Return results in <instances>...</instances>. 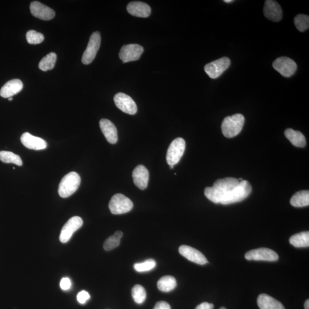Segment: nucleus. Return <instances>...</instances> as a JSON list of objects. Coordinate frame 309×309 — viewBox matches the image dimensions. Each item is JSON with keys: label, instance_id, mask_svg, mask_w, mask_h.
<instances>
[{"label": "nucleus", "instance_id": "6", "mask_svg": "<svg viewBox=\"0 0 309 309\" xmlns=\"http://www.w3.org/2000/svg\"><path fill=\"white\" fill-rule=\"evenodd\" d=\"M101 44V36L99 32H95L90 37L89 44L82 55L81 62L88 65L94 61Z\"/></svg>", "mask_w": 309, "mask_h": 309}, {"label": "nucleus", "instance_id": "39", "mask_svg": "<svg viewBox=\"0 0 309 309\" xmlns=\"http://www.w3.org/2000/svg\"><path fill=\"white\" fill-rule=\"evenodd\" d=\"M170 169H173L174 168V165H170Z\"/></svg>", "mask_w": 309, "mask_h": 309}, {"label": "nucleus", "instance_id": "31", "mask_svg": "<svg viewBox=\"0 0 309 309\" xmlns=\"http://www.w3.org/2000/svg\"><path fill=\"white\" fill-rule=\"evenodd\" d=\"M156 262L154 260L150 259L145 261L144 262L137 263L134 266L133 268L139 273L142 272L149 271L155 268L156 266Z\"/></svg>", "mask_w": 309, "mask_h": 309}, {"label": "nucleus", "instance_id": "8", "mask_svg": "<svg viewBox=\"0 0 309 309\" xmlns=\"http://www.w3.org/2000/svg\"><path fill=\"white\" fill-rule=\"evenodd\" d=\"M230 63L231 61L229 58L223 57L207 64L205 67V71L210 78L215 79L228 70Z\"/></svg>", "mask_w": 309, "mask_h": 309}, {"label": "nucleus", "instance_id": "4", "mask_svg": "<svg viewBox=\"0 0 309 309\" xmlns=\"http://www.w3.org/2000/svg\"><path fill=\"white\" fill-rule=\"evenodd\" d=\"M133 206L132 202L122 193H117L114 195L109 203L110 213L114 215L128 213L132 209Z\"/></svg>", "mask_w": 309, "mask_h": 309}, {"label": "nucleus", "instance_id": "3", "mask_svg": "<svg viewBox=\"0 0 309 309\" xmlns=\"http://www.w3.org/2000/svg\"><path fill=\"white\" fill-rule=\"evenodd\" d=\"M80 183L79 175L76 172L69 173L60 183L58 189L59 195L63 198L70 196L77 190Z\"/></svg>", "mask_w": 309, "mask_h": 309}, {"label": "nucleus", "instance_id": "19", "mask_svg": "<svg viewBox=\"0 0 309 309\" xmlns=\"http://www.w3.org/2000/svg\"><path fill=\"white\" fill-rule=\"evenodd\" d=\"M127 10L131 15L138 17H148L151 9L148 4L140 2H133L129 4Z\"/></svg>", "mask_w": 309, "mask_h": 309}, {"label": "nucleus", "instance_id": "27", "mask_svg": "<svg viewBox=\"0 0 309 309\" xmlns=\"http://www.w3.org/2000/svg\"><path fill=\"white\" fill-rule=\"evenodd\" d=\"M123 235L122 232L118 231L112 235V236H110L106 239L103 245L104 250L106 251H110L118 247L120 243H121V240L123 237Z\"/></svg>", "mask_w": 309, "mask_h": 309}, {"label": "nucleus", "instance_id": "14", "mask_svg": "<svg viewBox=\"0 0 309 309\" xmlns=\"http://www.w3.org/2000/svg\"><path fill=\"white\" fill-rule=\"evenodd\" d=\"M30 10L32 15L43 20H52L55 16V12L51 8L39 2L31 4Z\"/></svg>", "mask_w": 309, "mask_h": 309}, {"label": "nucleus", "instance_id": "40", "mask_svg": "<svg viewBox=\"0 0 309 309\" xmlns=\"http://www.w3.org/2000/svg\"><path fill=\"white\" fill-rule=\"evenodd\" d=\"M8 100L9 101H12L13 100V98H8Z\"/></svg>", "mask_w": 309, "mask_h": 309}, {"label": "nucleus", "instance_id": "35", "mask_svg": "<svg viewBox=\"0 0 309 309\" xmlns=\"http://www.w3.org/2000/svg\"><path fill=\"white\" fill-rule=\"evenodd\" d=\"M153 309H171L170 305L165 301L157 302Z\"/></svg>", "mask_w": 309, "mask_h": 309}, {"label": "nucleus", "instance_id": "9", "mask_svg": "<svg viewBox=\"0 0 309 309\" xmlns=\"http://www.w3.org/2000/svg\"><path fill=\"white\" fill-rule=\"evenodd\" d=\"M273 67L281 75L285 77L293 76L297 69L296 62L287 57L276 59L273 63Z\"/></svg>", "mask_w": 309, "mask_h": 309}, {"label": "nucleus", "instance_id": "17", "mask_svg": "<svg viewBox=\"0 0 309 309\" xmlns=\"http://www.w3.org/2000/svg\"><path fill=\"white\" fill-rule=\"evenodd\" d=\"M132 177L133 182L141 190H145L148 186L149 172L144 165H137L133 170Z\"/></svg>", "mask_w": 309, "mask_h": 309}, {"label": "nucleus", "instance_id": "38", "mask_svg": "<svg viewBox=\"0 0 309 309\" xmlns=\"http://www.w3.org/2000/svg\"><path fill=\"white\" fill-rule=\"evenodd\" d=\"M234 1H233V0H224V2L226 3H232Z\"/></svg>", "mask_w": 309, "mask_h": 309}, {"label": "nucleus", "instance_id": "34", "mask_svg": "<svg viewBox=\"0 0 309 309\" xmlns=\"http://www.w3.org/2000/svg\"><path fill=\"white\" fill-rule=\"evenodd\" d=\"M61 288L63 290H68L70 289L71 287V281L70 278H63L61 280Z\"/></svg>", "mask_w": 309, "mask_h": 309}, {"label": "nucleus", "instance_id": "36", "mask_svg": "<svg viewBox=\"0 0 309 309\" xmlns=\"http://www.w3.org/2000/svg\"><path fill=\"white\" fill-rule=\"evenodd\" d=\"M214 307L213 304L208 302H203L200 305L197 306L195 309H213Z\"/></svg>", "mask_w": 309, "mask_h": 309}, {"label": "nucleus", "instance_id": "41", "mask_svg": "<svg viewBox=\"0 0 309 309\" xmlns=\"http://www.w3.org/2000/svg\"><path fill=\"white\" fill-rule=\"evenodd\" d=\"M219 309H227V308H226L224 307H220Z\"/></svg>", "mask_w": 309, "mask_h": 309}, {"label": "nucleus", "instance_id": "21", "mask_svg": "<svg viewBox=\"0 0 309 309\" xmlns=\"http://www.w3.org/2000/svg\"><path fill=\"white\" fill-rule=\"evenodd\" d=\"M260 309H285L279 301L266 294H261L257 299Z\"/></svg>", "mask_w": 309, "mask_h": 309}, {"label": "nucleus", "instance_id": "16", "mask_svg": "<svg viewBox=\"0 0 309 309\" xmlns=\"http://www.w3.org/2000/svg\"><path fill=\"white\" fill-rule=\"evenodd\" d=\"M22 144L27 149L41 150L47 148V143L39 137L32 135L29 132L23 133L20 138Z\"/></svg>", "mask_w": 309, "mask_h": 309}, {"label": "nucleus", "instance_id": "25", "mask_svg": "<svg viewBox=\"0 0 309 309\" xmlns=\"http://www.w3.org/2000/svg\"><path fill=\"white\" fill-rule=\"evenodd\" d=\"M290 243L297 248L309 246V232H301L293 235L289 239Z\"/></svg>", "mask_w": 309, "mask_h": 309}, {"label": "nucleus", "instance_id": "15", "mask_svg": "<svg viewBox=\"0 0 309 309\" xmlns=\"http://www.w3.org/2000/svg\"><path fill=\"white\" fill-rule=\"evenodd\" d=\"M265 16L274 22H279L283 16V9L279 4L273 0H267L264 8Z\"/></svg>", "mask_w": 309, "mask_h": 309}, {"label": "nucleus", "instance_id": "7", "mask_svg": "<svg viewBox=\"0 0 309 309\" xmlns=\"http://www.w3.org/2000/svg\"><path fill=\"white\" fill-rule=\"evenodd\" d=\"M248 261L275 262L278 261V254L268 248H260L249 251L245 255Z\"/></svg>", "mask_w": 309, "mask_h": 309}, {"label": "nucleus", "instance_id": "1", "mask_svg": "<svg viewBox=\"0 0 309 309\" xmlns=\"http://www.w3.org/2000/svg\"><path fill=\"white\" fill-rule=\"evenodd\" d=\"M252 188L246 181L240 182L234 178H226L216 181L213 187H207L205 195L214 204L228 205L245 200L250 194Z\"/></svg>", "mask_w": 309, "mask_h": 309}, {"label": "nucleus", "instance_id": "12", "mask_svg": "<svg viewBox=\"0 0 309 309\" xmlns=\"http://www.w3.org/2000/svg\"><path fill=\"white\" fill-rule=\"evenodd\" d=\"M83 221L79 216H73L67 221L62 229L60 241L65 243L70 241L73 233L76 232L82 226Z\"/></svg>", "mask_w": 309, "mask_h": 309}, {"label": "nucleus", "instance_id": "11", "mask_svg": "<svg viewBox=\"0 0 309 309\" xmlns=\"http://www.w3.org/2000/svg\"><path fill=\"white\" fill-rule=\"evenodd\" d=\"M114 99L117 107L123 113L129 115H135L137 113V105L130 96L120 92L115 95Z\"/></svg>", "mask_w": 309, "mask_h": 309}, {"label": "nucleus", "instance_id": "10", "mask_svg": "<svg viewBox=\"0 0 309 309\" xmlns=\"http://www.w3.org/2000/svg\"><path fill=\"white\" fill-rule=\"evenodd\" d=\"M144 51L142 46L131 44L123 46L119 53V58L123 63L136 61L139 60Z\"/></svg>", "mask_w": 309, "mask_h": 309}, {"label": "nucleus", "instance_id": "28", "mask_svg": "<svg viewBox=\"0 0 309 309\" xmlns=\"http://www.w3.org/2000/svg\"><path fill=\"white\" fill-rule=\"evenodd\" d=\"M0 160L5 163H13L18 166L22 165L20 156L12 153V152L0 151Z\"/></svg>", "mask_w": 309, "mask_h": 309}, {"label": "nucleus", "instance_id": "2", "mask_svg": "<svg viewBox=\"0 0 309 309\" xmlns=\"http://www.w3.org/2000/svg\"><path fill=\"white\" fill-rule=\"evenodd\" d=\"M244 123V118L242 114L226 117L221 126L223 135L228 138L236 136L241 132Z\"/></svg>", "mask_w": 309, "mask_h": 309}, {"label": "nucleus", "instance_id": "30", "mask_svg": "<svg viewBox=\"0 0 309 309\" xmlns=\"http://www.w3.org/2000/svg\"><path fill=\"white\" fill-rule=\"evenodd\" d=\"M294 24L299 31L305 32L309 27L308 16L302 14L297 15L294 18Z\"/></svg>", "mask_w": 309, "mask_h": 309}, {"label": "nucleus", "instance_id": "26", "mask_svg": "<svg viewBox=\"0 0 309 309\" xmlns=\"http://www.w3.org/2000/svg\"><path fill=\"white\" fill-rule=\"evenodd\" d=\"M57 61V55L51 52L44 57L39 64L40 70L43 71L52 70L55 66Z\"/></svg>", "mask_w": 309, "mask_h": 309}, {"label": "nucleus", "instance_id": "32", "mask_svg": "<svg viewBox=\"0 0 309 309\" xmlns=\"http://www.w3.org/2000/svg\"><path fill=\"white\" fill-rule=\"evenodd\" d=\"M27 42L30 44H39L44 40V36L39 32L31 30L27 32L26 35Z\"/></svg>", "mask_w": 309, "mask_h": 309}, {"label": "nucleus", "instance_id": "22", "mask_svg": "<svg viewBox=\"0 0 309 309\" xmlns=\"http://www.w3.org/2000/svg\"><path fill=\"white\" fill-rule=\"evenodd\" d=\"M285 135L294 146L302 148L306 146V138L301 132L289 128L285 130Z\"/></svg>", "mask_w": 309, "mask_h": 309}, {"label": "nucleus", "instance_id": "18", "mask_svg": "<svg viewBox=\"0 0 309 309\" xmlns=\"http://www.w3.org/2000/svg\"><path fill=\"white\" fill-rule=\"evenodd\" d=\"M99 124L101 131L109 144H117L118 140V131L114 123L108 119H103L100 121Z\"/></svg>", "mask_w": 309, "mask_h": 309}, {"label": "nucleus", "instance_id": "24", "mask_svg": "<svg viewBox=\"0 0 309 309\" xmlns=\"http://www.w3.org/2000/svg\"><path fill=\"white\" fill-rule=\"evenodd\" d=\"M177 283L173 276L166 275L161 277L158 282V288L160 291L165 293L172 292L176 288Z\"/></svg>", "mask_w": 309, "mask_h": 309}, {"label": "nucleus", "instance_id": "23", "mask_svg": "<svg viewBox=\"0 0 309 309\" xmlns=\"http://www.w3.org/2000/svg\"><path fill=\"white\" fill-rule=\"evenodd\" d=\"M290 204L295 207L308 206L309 205V191L302 190L295 193L290 200Z\"/></svg>", "mask_w": 309, "mask_h": 309}, {"label": "nucleus", "instance_id": "33", "mask_svg": "<svg viewBox=\"0 0 309 309\" xmlns=\"http://www.w3.org/2000/svg\"><path fill=\"white\" fill-rule=\"evenodd\" d=\"M90 298V294L85 290H82V291L78 293L77 296V301L81 304H85Z\"/></svg>", "mask_w": 309, "mask_h": 309}, {"label": "nucleus", "instance_id": "20", "mask_svg": "<svg viewBox=\"0 0 309 309\" xmlns=\"http://www.w3.org/2000/svg\"><path fill=\"white\" fill-rule=\"evenodd\" d=\"M23 83L19 79H13L8 81L0 90V96L4 98H12L22 90Z\"/></svg>", "mask_w": 309, "mask_h": 309}, {"label": "nucleus", "instance_id": "37", "mask_svg": "<svg viewBox=\"0 0 309 309\" xmlns=\"http://www.w3.org/2000/svg\"><path fill=\"white\" fill-rule=\"evenodd\" d=\"M304 307H305V309H309V300L307 299L305 303V305H304Z\"/></svg>", "mask_w": 309, "mask_h": 309}, {"label": "nucleus", "instance_id": "13", "mask_svg": "<svg viewBox=\"0 0 309 309\" xmlns=\"http://www.w3.org/2000/svg\"><path fill=\"white\" fill-rule=\"evenodd\" d=\"M179 252L186 259L196 264L204 265L208 263L205 256L201 251L192 247L187 245L181 246L179 248Z\"/></svg>", "mask_w": 309, "mask_h": 309}, {"label": "nucleus", "instance_id": "5", "mask_svg": "<svg viewBox=\"0 0 309 309\" xmlns=\"http://www.w3.org/2000/svg\"><path fill=\"white\" fill-rule=\"evenodd\" d=\"M186 149V142L183 138L178 137L170 145L166 160L169 165L177 164L183 155Z\"/></svg>", "mask_w": 309, "mask_h": 309}, {"label": "nucleus", "instance_id": "29", "mask_svg": "<svg viewBox=\"0 0 309 309\" xmlns=\"http://www.w3.org/2000/svg\"><path fill=\"white\" fill-rule=\"evenodd\" d=\"M132 296L136 303H144L147 296L145 289L140 285H136L132 289Z\"/></svg>", "mask_w": 309, "mask_h": 309}]
</instances>
